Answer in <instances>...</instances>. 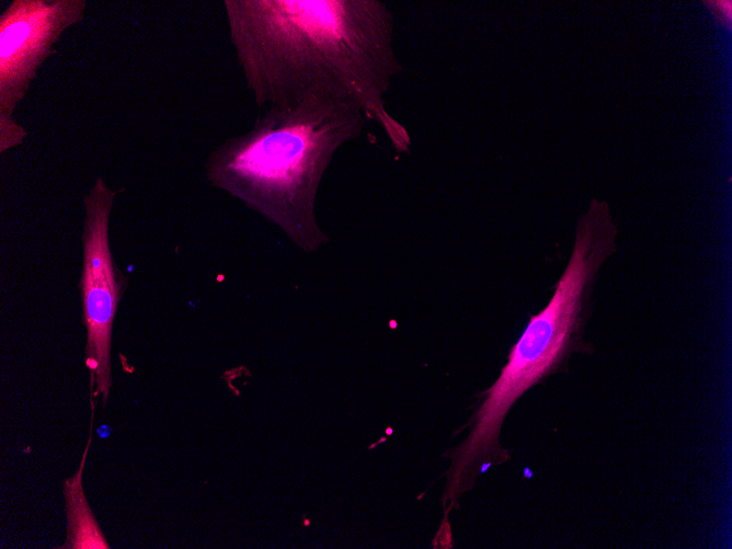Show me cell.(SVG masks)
<instances>
[{"mask_svg":"<svg viewBox=\"0 0 732 549\" xmlns=\"http://www.w3.org/2000/svg\"><path fill=\"white\" fill-rule=\"evenodd\" d=\"M707 7L711 10V12L714 14L716 19L721 22L723 25H727L730 27L731 25V9H732V3L731 1H707L706 2Z\"/></svg>","mask_w":732,"mask_h":549,"instance_id":"cell-7","label":"cell"},{"mask_svg":"<svg viewBox=\"0 0 732 549\" xmlns=\"http://www.w3.org/2000/svg\"><path fill=\"white\" fill-rule=\"evenodd\" d=\"M116 191L98 178L83 196L82 271L80 290L85 328L84 361L91 401L105 403L112 388V331L127 279L117 267L110 245V217Z\"/></svg>","mask_w":732,"mask_h":549,"instance_id":"cell-4","label":"cell"},{"mask_svg":"<svg viewBox=\"0 0 732 549\" xmlns=\"http://www.w3.org/2000/svg\"><path fill=\"white\" fill-rule=\"evenodd\" d=\"M230 39L258 106L308 96L351 102L378 123L398 152L407 129L385 94L402 66L393 14L379 0H226Z\"/></svg>","mask_w":732,"mask_h":549,"instance_id":"cell-1","label":"cell"},{"mask_svg":"<svg viewBox=\"0 0 732 549\" xmlns=\"http://www.w3.org/2000/svg\"><path fill=\"white\" fill-rule=\"evenodd\" d=\"M85 0H13L0 16V153L27 131L14 118L18 104L65 31L82 22Z\"/></svg>","mask_w":732,"mask_h":549,"instance_id":"cell-5","label":"cell"},{"mask_svg":"<svg viewBox=\"0 0 732 549\" xmlns=\"http://www.w3.org/2000/svg\"><path fill=\"white\" fill-rule=\"evenodd\" d=\"M302 518H304V523H302V524H304L305 526H308V525L310 524L309 519H307L305 515L302 516Z\"/></svg>","mask_w":732,"mask_h":549,"instance_id":"cell-8","label":"cell"},{"mask_svg":"<svg viewBox=\"0 0 732 549\" xmlns=\"http://www.w3.org/2000/svg\"><path fill=\"white\" fill-rule=\"evenodd\" d=\"M617 225L609 205L593 198L576 224L570 260L544 309L529 317L495 381L480 392L469 420L454 435L468 431L444 453L449 460L442 494L444 513L459 507L481 474L511 459L501 444L504 421L534 386L568 368L571 356L586 351L584 332L599 270L616 251Z\"/></svg>","mask_w":732,"mask_h":549,"instance_id":"cell-2","label":"cell"},{"mask_svg":"<svg viewBox=\"0 0 732 549\" xmlns=\"http://www.w3.org/2000/svg\"><path fill=\"white\" fill-rule=\"evenodd\" d=\"M366 119L356 104L325 96L268 106L251 129L208 153L206 178L299 249L317 251L330 240L316 217L320 182L335 152L362 134Z\"/></svg>","mask_w":732,"mask_h":549,"instance_id":"cell-3","label":"cell"},{"mask_svg":"<svg viewBox=\"0 0 732 549\" xmlns=\"http://www.w3.org/2000/svg\"><path fill=\"white\" fill-rule=\"evenodd\" d=\"M92 425L89 439L76 473L66 479L64 495L66 500L67 537L60 547L64 549H108L110 545L102 533L83 492L82 472L91 444Z\"/></svg>","mask_w":732,"mask_h":549,"instance_id":"cell-6","label":"cell"}]
</instances>
